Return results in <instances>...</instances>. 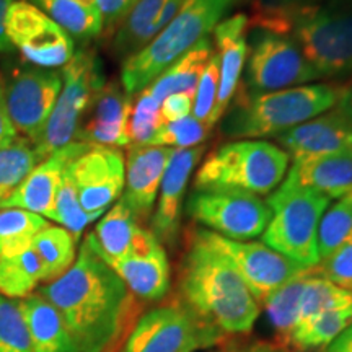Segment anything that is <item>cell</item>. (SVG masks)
<instances>
[{
  "label": "cell",
  "mask_w": 352,
  "mask_h": 352,
  "mask_svg": "<svg viewBox=\"0 0 352 352\" xmlns=\"http://www.w3.org/2000/svg\"><path fill=\"white\" fill-rule=\"evenodd\" d=\"M206 147L175 148L160 183V197L151 217V230L162 245L173 246L178 240L184 195L192 170L199 164Z\"/></svg>",
  "instance_id": "e0dca14e"
},
{
  "label": "cell",
  "mask_w": 352,
  "mask_h": 352,
  "mask_svg": "<svg viewBox=\"0 0 352 352\" xmlns=\"http://www.w3.org/2000/svg\"><path fill=\"white\" fill-rule=\"evenodd\" d=\"M19 139V132L13 127L6 107V91H3V76L0 74V148L7 147Z\"/></svg>",
  "instance_id": "f6af8a7d"
},
{
  "label": "cell",
  "mask_w": 352,
  "mask_h": 352,
  "mask_svg": "<svg viewBox=\"0 0 352 352\" xmlns=\"http://www.w3.org/2000/svg\"><path fill=\"white\" fill-rule=\"evenodd\" d=\"M132 107V96L126 94L121 83L107 82L88 109L90 118L78 126L76 139L101 147H126L131 144L129 120Z\"/></svg>",
  "instance_id": "ffe728a7"
},
{
  "label": "cell",
  "mask_w": 352,
  "mask_h": 352,
  "mask_svg": "<svg viewBox=\"0 0 352 352\" xmlns=\"http://www.w3.org/2000/svg\"><path fill=\"white\" fill-rule=\"evenodd\" d=\"M250 26L292 39L318 78L352 74V0L310 6L254 3Z\"/></svg>",
  "instance_id": "3957f363"
},
{
  "label": "cell",
  "mask_w": 352,
  "mask_h": 352,
  "mask_svg": "<svg viewBox=\"0 0 352 352\" xmlns=\"http://www.w3.org/2000/svg\"><path fill=\"white\" fill-rule=\"evenodd\" d=\"M78 2L83 3V6H87V7L98 8V0H78Z\"/></svg>",
  "instance_id": "816d5d0a"
},
{
  "label": "cell",
  "mask_w": 352,
  "mask_h": 352,
  "mask_svg": "<svg viewBox=\"0 0 352 352\" xmlns=\"http://www.w3.org/2000/svg\"><path fill=\"white\" fill-rule=\"evenodd\" d=\"M41 280V264L30 246L15 256L0 258V294L8 298H25Z\"/></svg>",
  "instance_id": "1f68e13d"
},
{
  "label": "cell",
  "mask_w": 352,
  "mask_h": 352,
  "mask_svg": "<svg viewBox=\"0 0 352 352\" xmlns=\"http://www.w3.org/2000/svg\"><path fill=\"white\" fill-rule=\"evenodd\" d=\"M168 0H138L114 36V51L129 57L158 34V19Z\"/></svg>",
  "instance_id": "4316f807"
},
{
  "label": "cell",
  "mask_w": 352,
  "mask_h": 352,
  "mask_svg": "<svg viewBox=\"0 0 352 352\" xmlns=\"http://www.w3.org/2000/svg\"><path fill=\"white\" fill-rule=\"evenodd\" d=\"M179 300L223 334L250 333L261 305L232 263L197 235H189L178 272Z\"/></svg>",
  "instance_id": "7a4b0ae2"
},
{
  "label": "cell",
  "mask_w": 352,
  "mask_h": 352,
  "mask_svg": "<svg viewBox=\"0 0 352 352\" xmlns=\"http://www.w3.org/2000/svg\"><path fill=\"white\" fill-rule=\"evenodd\" d=\"M164 122L160 116V103L153 98L151 91L145 90L138 94L132 107L129 120V139L132 145H148L155 132Z\"/></svg>",
  "instance_id": "ab89813d"
},
{
  "label": "cell",
  "mask_w": 352,
  "mask_h": 352,
  "mask_svg": "<svg viewBox=\"0 0 352 352\" xmlns=\"http://www.w3.org/2000/svg\"><path fill=\"white\" fill-rule=\"evenodd\" d=\"M186 212L206 230L239 241L261 236L271 219L267 202L239 191H195Z\"/></svg>",
  "instance_id": "7c38bea8"
},
{
  "label": "cell",
  "mask_w": 352,
  "mask_h": 352,
  "mask_svg": "<svg viewBox=\"0 0 352 352\" xmlns=\"http://www.w3.org/2000/svg\"><path fill=\"white\" fill-rule=\"evenodd\" d=\"M0 352H33L19 302L0 296Z\"/></svg>",
  "instance_id": "f35d334b"
},
{
  "label": "cell",
  "mask_w": 352,
  "mask_h": 352,
  "mask_svg": "<svg viewBox=\"0 0 352 352\" xmlns=\"http://www.w3.org/2000/svg\"><path fill=\"white\" fill-rule=\"evenodd\" d=\"M32 3L41 8L70 38L88 41L103 32L98 8L83 6L78 0H32Z\"/></svg>",
  "instance_id": "f1b7e54d"
},
{
  "label": "cell",
  "mask_w": 352,
  "mask_h": 352,
  "mask_svg": "<svg viewBox=\"0 0 352 352\" xmlns=\"http://www.w3.org/2000/svg\"><path fill=\"white\" fill-rule=\"evenodd\" d=\"M91 145L94 144L70 142L51 153L30 171L20 186L0 204V209H23L52 220L56 196L65 166L85 153Z\"/></svg>",
  "instance_id": "2e32d148"
},
{
  "label": "cell",
  "mask_w": 352,
  "mask_h": 352,
  "mask_svg": "<svg viewBox=\"0 0 352 352\" xmlns=\"http://www.w3.org/2000/svg\"><path fill=\"white\" fill-rule=\"evenodd\" d=\"M19 307L33 352H78L63 316L41 294L21 298Z\"/></svg>",
  "instance_id": "d4e9b609"
},
{
  "label": "cell",
  "mask_w": 352,
  "mask_h": 352,
  "mask_svg": "<svg viewBox=\"0 0 352 352\" xmlns=\"http://www.w3.org/2000/svg\"><path fill=\"white\" fill-rule=\"evenodd\" d=\"M196 232L206 243L217 250L232 263L259 305H263V302L271 294H274L277 289L290 280L315 271L290 261L289 258L271 250L263 241L230 240L206 228H196Z\"/></svg>",
  "instance_id": "8fae6325"
},
{
  "label": "cell",
  "mask_w": 352,
  "mask_h": 352,
  "mask_svg": "<svg viewBox=\"0 0 352 352\" xmlns=\"http://www.w3.org/2000/svg\"><path fill=\"white\" fill-rule=\"evenodd\" d=\"M308 274L297 277V279L290 280V283L283 285L280 289H277L261 305L266 310L267 320H270L272 329L279 336V340H283L284 342H289L294 329H296L298 305H300L302 290L303 285H305V277Z\"/></svg>",
  "instance_id": "836d02e7"
},
{
  "label": "cell",
  "mask_w": 352,
  "mask_h": 352,
  "mask_svg": "<svg viewBox=\"0 0 352 352\" xmlns=\"http://www.w3.org/2000/svg\"><path fill=\"white\" fill-rule=\"evenodd\" d=\"M104 263L121 277L134 297L158 302L168 294L171 283L170 263L165 246L158 240L142 252Z\"/></svg>",
  "instance_id": "7402d4cb"
},
{
  "label": "cell",
  "mask_w": 352,
  "mask_h": 352,
  "mask_svg": "<svg viewBox=\"0 0 352 352\" xmlns=\"http://www.w3.org/2000/svg\"><path fill=\"white\" fill-rule=\"evenodd\" d=\"M323 2V0H258V3H263V6H310V3H318Z\"/></svg>",
  "instance_id": "681fc988"
},
{
  "label": "cell",
  "mask_w": 352,
  "mask_h": 352,
  "mask_svg": "<svg viewBox=\"0 0 352 352\" xmlns=\"http://www.w3.org/2000/svg\"><path fill=\"white\" fill-rule=\"evenodd\" d=\"M236 0H188L178 15L147 46L126 57L121 85L134 96L196 46L232 10Z\"/></svg>",
  "instance_id": "5b68a950"
},
{
  "label": "cell",
  "mask_w": 352,
  "mask_h": 352,
  "mask_svg": "<svg viewBox=\"0 0 352 352\" xmlns=\"http://www.w3.org/2000/svg\"><path fill=\"white\" fill-rule=\"evenodd\" d=\"M245 64L243 90L248 94H267L318 80L292 39L264 30H254Z\"/></svg>",
  "instance_id": "30bf717a"
},
{
  "label": "cell",
  "mask_w": 352,
  "mask_h": 352,
  "mask_svg": "<svg viewBox=\"0 0 352 352\" xmlns=\"http://www.w3.org/2000/svg\"><path fill=\"white\" fill-rule=\"evenodd\" d=\"M235 352H289V351H284L283 347H277L274 344H267V342H256V344L243 347V349H239Z\"/></svg>",
  "instance_id": "f907efd6"
},
{
  "label": "cell",
  "mask_w": 352,
  "mask_h": 352,
  "mask_svg": "<svg viewBox=\"0 0 352 352\" xmlns=\"http://www.w3.org/2000/svg\"><path fill=\"white\" fill-rule=\"evenodd\" d=\"M63 88L60 72L36 65H23L3 76V91L8 118L19 134L32 145L41 138L57 96Z\"/></svg>",
  "instance_id": "4fadbf2b"
},
{
  "label": "cell",
  "mask_w": 352,
  "mask_h": 352,
  "mask_svg": "<svg viewBox=\"0 0 352 352\" xmlns=\"http://www.w3.org/2000/svg\"><path fill=\"white\" fill-rule=\"evenodd\" d=\"M210 56H212L210 38L206 36L192 50L175 60L160 77L147 87V90L160 104L166 96L173 94H188L195 96L197 83H199Z\"/></svg>",
  "instance_id": "484cf974"
},
{
  "label": "cell",
  "mask_w": 352,
  "mask_h": 352,
  "mask_svg": "<svg viewBox=\"0 0 352 352\" xmlns=\"http://www.w3.org/2000/svg\"><path fill=\"white\" fill-rule=\"evenodd\" d=\"M192 103H195V96L188 94H173L162 101L160 104V116L162 122L179 121L186 118L192 111Z\"/></svg>",
  "instance_id": "ee69618b"
},
{
  "label": "cell",
  "mask_w": 352,
  "mask_h": 352,
  "mask_svg": "<svg viewBox=\"0 0 352 352\" xmlns=\"http://www.w3.org/2000/svg\"><path fill=\"white\" fill-rule=\"evenodd\" d=\"M338 107L344 109V113L352 121V80L347 83L344 88H341V98H340V103H338Z\"/></svg>",
  "instance_id": "c3c4849f"
},
{
  "label": "cell",
  "mask_w": 352,
  "mask_h": 352,
  "mask_svg": "<svg viewBox=\"0 0 352 352\" xmlns=\"http://www.w3.org/2000/svg\"><path fill=\"white\" fill-rule=\"evenodd\" d=\"M215 352H220V351H215Z\"/></svg>",
  "instance_id": "db71d44e"
},
{
  "label": "cell",
  "mask_w": 352,
  "mask_h": 352,
  "mask_svg": "<svg viewBox=\"0 0 352 352\" xmlns=\"http://www.w3.org/2000/svg\"><path fill=\"white\" fill-rule=\"evenodd\" d=\"M39 164L30 140L19 138L0 148V204L20 186L34 166Z\"/></svg>",
  "instance_id": "e575fe53"
},
{
  "label": "cell",
  "mask_w": 352,
  "mask_h": 352,
  "mask_svg": "<svg viewBox=\"0 0 352 352\" xmlns=\"http://www.w3.org/2000/svg\"><path fill=\"white\" fill-rule=\"evenodd\" d=\"M294 158L352 152V121L341 107L276 135Z\"/></svg>",
  "instance_id": "ac0fdd59"
},
{
  "label": "cell",
  "mask_w": 352,
  "mask_h": 352,
  "mask_svg": "<svg viewBox=\"0 0 352 352\" xmlns=\"http://www.w3.org/2000/svg\"><path fill=\"white\" fill-rule=\"evenodd\" d=\"M6 33L12 47L43 69L65 65L74 56V39L41 8L26 0H13L6 15Z\"/></svg>",
  "instance_id": "5bb4252c"
},
{
  "label": "cell",
  "mask_w": 352,
  "mask_h": 352,
  "mask_svg": "<svg viewBox=\"0 0 352 352\" xmlns=\"http://www.w3.org/2000/svg\"><path fill=\"white\" fill-rule=\"evenodd\" d=\"M13 0H0V52H10L13 47L6 33V15Z\"/></svg>",
  "instance_id": "7dc6e473"
},
{
  "label": "cell",
  "mask_w": 352,
  "mask_h": 352,
  "mask_svg": "<svg viewBox=\"0 0 352 352\" xmlns=\"http://www.w3.org/2000/svg\"><path fill=\"white\" fill-rule=\"evenodd\" d=\"M67 168V166H65ZM52 220L57 223H60L65 230H69L78 240V236L82 235V232L85 230L87 226H90L91 222H95L94 215L87 214L82 209L80 202H78L76 186H74L72 179L69 178V175L63 173V179H60L59 191L56 196V204H54V217Z\"/></svg>",
  "instance_id": "8d00e7d4"
},
{
  "label": "cell",
  "mask_w": 352,
  "mask_h": 352,
  "mask_svg": "<svg viewBox=\"0 0 352 352\" xmlns=\"http://www.w3.org/2000/svg\"><path fill=\"white\" fill-rule=\"evenodd\" d=\"M65 173L76 186L82 209L95 219L107 212L124 191L126 164L118 148L91 145L70 162Z\"/></svg>",
  "instance_id": "9a60e30c"
},
{
  "label": "cell",
  "mask_w": 352,
  "mask_h": 352,
  "mask_svg": "<svg viewBox=\"0 0 352 352\" xmlns=\"http://www.w3.org/2000/svg\"><path fill=\"white\" fill-rule=\"evenodd\" d=\"M289 162V153L267 140L243 139L223 144L202 162L195 178V191L266 196L284 179Z\"/></svg>",
  "instance_id": "8992f818"
},
{
  "label": "cell",
  "mask_w": 352,
  "mask_h": 352,
  "mask_svg": "<svg viewBox=\"0 0 352 352\" xmlns=\"http://www.w3.org/2000/svg\"><path fill=\"white\" fill-rule=\"evenodd\" d=\"M323 352H352V324H349L340 336L334 338Z\"/></svg>",
  "instance_id": "bcb514c9"
},
{
  "label": "cell",
  "mask_w": 352,
  "mask_h": 352,
  "mask_svg": "<svg viewBox=\"0 0 352 352\" xmlns=\"http://www.w3.org/2000/svg\"><path fill=\"white\" fill-rule=\"evenodd\" d=\"M175 148L155 145H131L126 158L124 195L139 222L152 217L158 189Z\"/></svg>",
  "instance_id": "d6986e66"
},
{
  "label": "cell",
  "mask_w": 352,
  "mask_h": 352,
  "mask_svg": "<svg viewBox=\"0 0 352 352\" xmlns=\"http://www.w3.org/2000/svg\"><path fill=\"white\" fill-rule=\"evenodd\" d=\"M285 183L341 199L352 191V152L294 158Z\"/></svg>",
  "instance_id": "cb8c5ba5"
},
{
  "label": "cell",
  "mask_w": 352,
  "mask_h": 352,
  "mask_svg": "<svg viewBox=\"0 0 352 352\" xmlns=\"http://www.w3.org/2000/svg\"><path fill=\"white\" fill-rule=\"evenodd\" d=\"M329 201V197L314 189L284 182L266 201L271 219L261 235L263 243L290 261L316 270L320 264L316 235Z\"/></svg>",
  "instance_id": "52a82bcc"
},
{
  "label": "cell",
  "mask_w": 352,
  "mask_h": 352,
  "mask_svg": "<svg viewBox=\"0 0 352 352\" xmlns=\"http://www.w3.org/2000/svg\"><path fill=\"white\" fill-rule=\"evenodd\" d=\"M60 77L63 88L54 109L41 138L33 145L39 162L74 142L82 118L91 108L101 88L107 85L101 60L90 50L74 52L69 63L63 65Z\"/></svg>",
  "instance_id": "ba28073f"
},
{
  "label": "cell",
  "mask_w": 352,
  "mask_h": 352,
  "mask_svg": "<svg viewBox=\"0 0 352 352\" xmlns=\"http://www.w3.org/2000/svg\"><path fill=\"white\" fill-rule=\"evenodd\" d=\"M352 305V292L333 284L331 280L320 276L316 270L305 277L300 305H298V318L296 329L302 328L308 321H311L321 314L329 310L344 308ZM294 329V331H296ZM289 344V342H287Z\"/></svg>",
  "instance_id": "f546056e"
},
{
  "label": "cell",
  "mask_w": 352,
  "mask_h": 352,
  "mask_svg": "<svg viewBox=\"0 0 352 352\" xmlns=\"http://www.w3.org/2000/svg\"><path fill=\"white\" fill-rule=\"evenodd\" d=\"M346 197H347V199H349V201H351V204H352V191L349 192V195H346Z\"/></svg>",
  "instance_id": "f5cc1de1"
},
{
  "label": "cell",
  "mask_w": 352,
  "mask_h": 352,
  "mask_svg": "<svg viewBox=\"0 0 352 352\" xmlns=\"http://www.w3.org/2000/svg\"><path fill=\"white\" fill-rule=\"evenodd\" d=\"M316 272L333 284L352 292V239L331 256L323 259L316 267Z\"/></svg>",
  "instance_id": "b9f144b4"
},
{
  "label": "cell",
  "mask_w": 352,
  "mask_h": 352,
  "mask_svg": "<svg viewBox=\"0 0 352 352\" xmlns=\"http://www.w3.org/2000/svg\"><path fill=\"white\" fill-rule=\"evenodd\" d=\"M87 236L104 261H114L144 248L153 233L140 226L139 219L121 197L103 215L95 230L88 233Z\"/></svg>",
  "instance_id": "603a6c76"
},
{
  "label": "cell",
  "mask_w": 352,
  "mask_h": 352,
  "mask_svg": "<svg viewBox=\"0 0 352 352\" xmlns=\"http://www.w3.org/2000/svg\"><path fill=\"white\" fill-rule=\"evenodd\" d=\"M32 248L41 264V280L52 283L67 272L77 258V240L64 227L47 226L34 236Z\"/></svg>",
  "instance_id": "83f0119b"
},
{
  "label": "cell",
  "mask_w": 352,
  "mask_h": 352,
  "mask_svg": "<svg viewBox=\"0 0 352 352\" xmlns=\"http://www.w3.org/2000/svg\"><path fill=\"white\" fill-rule=\"evenodd\" d=\"M340 98L341 88L328 83H310L267 94H248L241 88L222 122V132L239 139L276 138L333 109Z\"/></svg>",
  "instance_id": "277c9868"
},
{
  "label": "cell",
  "mask_w": 352,
  "mask_h": 352,
  "mask_svg": "<svg viewBox=\"0 0 352 352\" xmlns=\"http://www.w3.org/2000/svg\"><path fill=\"white\" fill-rule=\"evenodd\" d=\"M209 132L210 129L204 122L197 121L192 114H189L179 121L162 124L148 145H155V147H171L173 145L178 148L199 147V144L208 139Z\"/></svg>",
  "instance_id": "74e56055"
},
{
  "label": "cell",
  "mask_w": 352,
  "mask_h": 352,
  "mask_svg": "<svg viewBox=\"0 0 352 352\" xmlns=\"http://www.w3.org/2000/svg\"><path fill=\"white\" fill-rule=\"evenodd\" d=\"M248 28L250 20L245 13H236L230 19L222 20L214 28L220 74L217 101L212 113L214 126L230 107L236 94V87L246 63V52H248V43H246Z\"/></svg>",
  "instance_id": "44dd1931"
},
{
  "label": "cell",
  "mask_w": 352,
  "mask_h": 352,
  "mask_svg": "<svg viewBox=\"0 0 352 352\" xmlns=\"http://www.w3.org/2000/svg\"><path fill=\"white\" fill-rule=\"evenodd\" d=\"M349 324H352V305L329 310L296 329L290 336L289 346L300 351L324 349Z\"/></svg>",
  "instance_id": "d6a6232c"
},
{
  "label": "cell",
  "mask_w": 352,
  "mask_h": 352,
  "mask_svg": "<svg viewBox=\"0 0 352 352\" xmlns=\"http://www.w3.org/2000/svg\"><path fill=\"white\" fill-rule=\"evenodd\" d=\"M219 56L217 52H212L208 65L197 83L195 103H192L191 114L197 121L204 122L209 129H212V113L215 108L219 94Z\"/></svg>",
  "instance_id": "60d3db41"
},
{
  "label": "cell",
  "mask_w": 352,
  "mask_h": 352,
  "mask_svg": "<svg viewBox=\"0 0 352 352\" xmlns=\"http://www.w3.org/2000/svg\"><path fill=\"white\" fill-rule=\"evenodd\" d=\"M135 3H138V0H98V10L101 13V20H103V32H116Z\"/></svg>",
  "instance_id": "7bdbcfd3"
},
{
  "label": "cell",
  "mask_w": 352,
  "mask_h": 352,
  "mask_svg": "<svg viewBox=\"0 0 352 352\" xmlns=\"http://www.w3.org/2000/svg\"><path fill=\"white\" fill-rule=\"evenodd\" d=\"M223 338L219 328L176 300L140 315L122 352H196L215 347Z\"/></svg>",
  "instance_id": "9c48e42d"
},
{
  "label": "cell",
  "mask_w": 352,
  "mask_h": 352,
  "mask_svg": "<svg viewBox=\"0 0 352 352\" xmlns=\"http://www.w3.org/2000/svg\"><path fill=\"white\" fill-rule=\"evenodd\" d=\"M352 239V204L347 197H341L336 204L321 215L316 245H318L320 263L340 250Z\"/></svg>",
  "instance_id": "d590c367"
},
{
  "label": "cell",
  "mask_w": 352,
  "mask_h": 352,
  "mask_svg": "<svg viewBox=\"0 0 352 352\" xmlns=\"http://www.w3.org/2000/svg\"><path fill=\"white\" fill-rule=\"evenodd\" d=\"M39 294L63 316L78 352H111L134 314V296L88 236L70 270Z\"/></svg>",
  "instance_id": "6da1fadb"
},
{
  "label": "cell",
  "mask_w": 352,
  "mask_h": 352,
  "mask_svg": "<svg viewBox=\"0 0 352 352\" xmlns=\"http://www.w3.org/2000/svg\"><path fill=\"white\" fill-rule=\"evenodd\" d=\"M50 222L23 209H0V258L26 252Z\"/></svg>",
  "instance_id": "4dcf8cb0"
}]
</instances>
